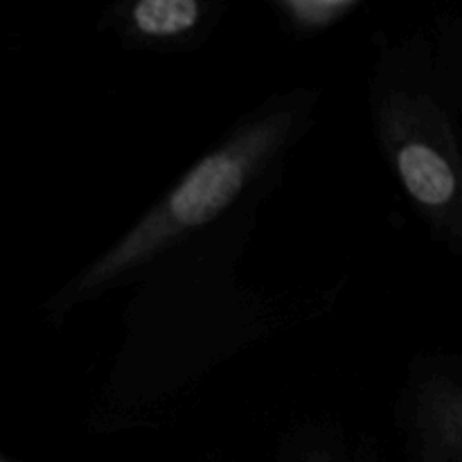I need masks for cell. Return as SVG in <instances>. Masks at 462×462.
Wrapping results in <instances>:
<instances>
[{
	"label": "cell",
	"mask_w": 462,
	"mask_h": 462,
	"mask_svg": "<svg viewBox=\"0 0 462 462\" xmlns=\"http://www.w3.org/2000/svg\"><path fill=\"white\" fill-rule=\"evenodd\" d=\"M244 185L242 158L228 152L206 158L171 194L167 215L176 226H201L235 201Z\"/></svg>",
	"instance_id": "obj_1"
},
{
	"label": "cell",
	"mask_w": 462,
	"mask_h": 462,
	"mask_svg": "<svg viewBox=\"0 0 462 462\" xmlns=\"http://www.w3.org/2000/svg\"><path fill=\"white\" fill-rule=\"evenodd\" d=\"M400 174L406 189L424 206H442L456 189V176L442 156L424 144H409L400 153Z\"/></svg>",
	"instance_id": "obj_2"
},
{
	"label": "cell",
	"mask_w": 462,
	"mask_h": 462,
	"mask_svg": "<svg viewBox=\"0 0 462 462\" xmlns=\"http://www.w3.org/2000/svg\"><path fill=\"white\" fill-rule=\"evenodd\" d=\"M131 18L143 34H183L201 18V0H135Z\"/></svg>",
	"instance_id": "obj_3"
}]
</instances>
